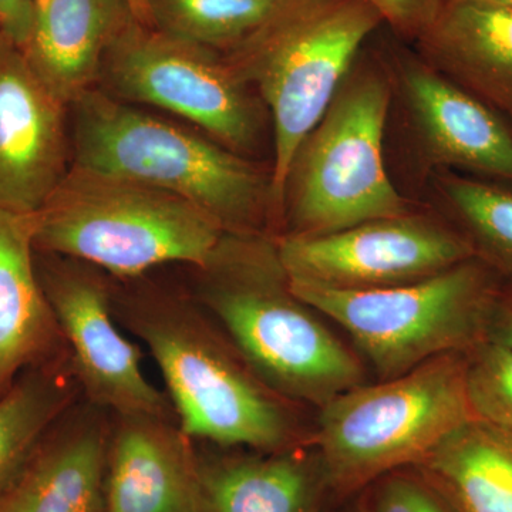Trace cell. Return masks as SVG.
Instances as JSON below:
<instances>
[{"label":"cell","instance_id":"1","mask_svg":"<svg viewBox=\"0 0 512 512\" xmlns=\"http://www.w3.org/2000/svg\"><path fill=\"white\" fill-rule=\"evenodd\" d=\"M123 329L153 357L178 426L195 443L281 451L305 439L296 406L261 379L188 289L113 279Z\"/></svg>","mask_w":512,"mask_h":512},{"label":"cell","instance_id":"2","mask_svg":"<svg viewBox=\"0 0 512 512\" xmlns=\"http://www.w3.org/2000/svg\"><path fill=\"white\" fill-rule=\"evenodd\" d=\"M191 271L188 292L285 399L320 409L365 383L362 360L292 292L275 235L224 232Z\"/></svg>","mask_w":512,"mask_h":512},{"label":"cell","instance_id":"3","mask_svg":"<svg viewBox=\"0 0 512 512\" xmlns=\"http://www.w3.org/2000/svg\"><path fill=\"white\" fill-rule=\"evenodd\" d=\"M70 113L72 164L184 198L225 232L274 235L271 174L247 157L97 87Z\"/></svg>","mask_w":512,"mask_h":512},{"label":"cell","instance_id":"4","mask_svg":"<svg viewBox=\"0 0 512 512\" xmlns=\"http://www.w3.org/2000/svg\"><path fill=\"white\" fill-rule=\"evenodd\" d=\"M384 26L369 0H281L247 37L221 53L274 123L276 222L289 167L370 37Z\"/></svg>","mask_w":512,"mask_h":512},{"label":"cell","instance_id":"5","mask_svg":"<svg viewBox=\"0 0 512 512\" xmlns=\"http://www.w3.org/2000/svg\"><path fill=\"white\" fill-rule=\"evenodd\" d=\"M33 228L37 252L86 262L116 281L161 265L200 266L225 232L184 198L74 164L33 214Z\"/></svg>","mask_w":512,"mask_h":512},{"label":"cell","instance_id":"6","mask_svg":"<svg viewBox=\"0 0 512 512\" xmlns=\"http://www.w3.org/2000/svg\"><path fill=\"white\" fill-rule=\"evenodd\" d=\"M468 353H447L393 379L339 394L320 407L313 443L323 480L355 493L407 466L419 467L476 419L467 389Z\"/></svg>","mask_w":512,"mask_h":512},{"label":"cell","instance_id":"7","mask_svg":"<svg viewBox=\"0 0 512 512\" xmlns=\"http://www.w3.org/2000/svg\"><path fill=\"white\" fill-rule=\"evenodd\" d=\"M386 76L380 64L356 59L293 156L282 200L285 227L279 235L333 234L410 212L384 165L392 97Z\"/></svg>","mask_w":512,"mask_h":512},{"label":"cell","instance_id":"8","mask_svg":"<svg viewBox=\"0 0 512 512\" xmlns=\"http://www.w3.org/2000/svg\"><path fill=\"white\" fill-rule=\"evenodd\" d=\"M289 284L301 301L345 329L379 380H387L490 339L503 279L474 256L392 288L346 291L291 278Z\"/></svg>","mask_w":512,"mask_h":512},{"label":"cell","instance_id":"9","mask_svg":"<svg viewBox=\"0 0 512 512\" xmlns=\"http://www.w3.org/2000/svg\"><path fill=\"white\" fill-rule=\"evenodd\" d=\"M97 89L177 114L235 153L261 137L262 101L220 52L131 20L101 64Z\"/></svg>","mask_w":512,"mask_h":512},{"label":"cell","instance_id":"10","mask_svg":"<svg viewBox=\"0 0 512 512\" xmlns=\"http://www.w3.org/2000/svg\"><path fill=\"white\" fill-rule=\"evenodd\" d=\"M36 266L83 399L114 416L177 420L167 394L144 373L140 346L116 318L113 278L86 262L37 251Z\"/></svg>","mask_w":512,"mask_h":512},{"label":"cell","instance_id":"11","mask_svg":"<svg viewBox=\"0 0 512 512\" xmlns=\"http://www.w3.org/2000/svg\"><path fill=\"white\" fill-rule=\"evenodd\" d=\"M275 239L289 278L346 291L413 284L476 256L463 232L410 212L333 234Z\"/></svg>","mask_w":512,"mask_h":512},{"label":"cell","instance_id":"12","mask_svg":"<svg viewBox=\"0 0 512 512\" xmlns=\"http://www.w3.org/2000/svg\"><path fill=\"white\" fill-rule=\"evenodd\" d=\"M70 109L0 32V210L36 214L72 165Z\"/></svg>","mask_w":512,"mask_h":512},{"label":"cell","instance_id":"13","mask_svg":"<svg viewBox=\"0 0 512 512\" xmlns=\"http://www.w3.org/2000/svg\"><path fill=\"white\" fill-rule=\"evenodd\" d=\"M197 443L177 420L114 416L101 512H201Z\"/></svg>","mask_w":512,"mask_h":512},{"label":"cell","instance_id":"14","mask_svg":"<svg viewBox=\"0 0 512 512\" xmlns=\"http://www.w3.org/2000/svg\"><path fill=\"white\" fill-rule=\"evenodd\" d=\"M399 73L414 131L431 163L512 185V131L497 111L421 57L400 59Z\"/></svg>","mask_w":512,"mask_h":512},{"label":"cell","instance_id":"15","mask_svg":"<svg viewBox=\"0 0 512 512\" xmlns=\"http://www.w3.org/2000/svg\"><path fill=\"white\" fill-rule=\"evenodd\" d=\"M113 414L80 399L0 491V512H101Z\"/></svg>","mask_w":512,"mask_h":512},{"label":"cell","instance_id":"16","mask_svg":"<svg viewBox=\"0 0 512 512\" xmlns=\"http://www.w3.org/2000/svg\"><path fill=\"white\" fill-rule=\"evenodd\" d=\"M136 19L127 0H35L26 59L67 107L94 89L101 64Z\"/></svg>","mask_w":512,"mask_h":512},{"label":"cell","instance_id":"17","mask_svg":"<svg viewBox=\"0 0 512 512\" xmlns=\"http://www.w3.org/2000/svg\"><path fill=\"white\" fill-rule=\"evenodd\" d=\"M414 45L434 70L512 120V8L448 0Z\"/></svg>","mask_w":512,"mask_h":512},{"label":"cell","instance_id":"18","mask_svg":"<svg viewBox=\"0 0 512 512\" xmlns=\"http://www.w3.org/2000/svg\"><path fill=\"white\" fill-rule=\"evenodd\" d=\"M33 237V215L0 210V396L26 370L67 355Z\"/></svg>","mask_w":512,"mask_h":512},{"label":"cell","instance_id":"19","mask_svg":"<svg viewBox=\"0 0 512 512\" xmlns=\"http://www.w3.org/2000/svg\"><path fill=\"white\" fill-rule=\"evenodd\" d=\"M201 512H318L322 470L299 447L255 456H200Z\"/></svg>","mask_w":512,"mask_h":512},{"label":"cell","instance_id":"20","mask_svg":"<svg viewBox=\"0 0 512 512\" xmlns=\"http://www.w3.org/2000/svg\"><path fill=\"white\" fill-rule=\"evenodd\" d=\"M419 467L461 512H512V434L508 431L470 420Z\"/></svg>","mask_w":512,"mask_h":512},{"label":"cell","instance_id":"21","mask_svg":"<svg viewBox=\"0 0 512 512\" xmlns=\"http://www.w3.org/2000/svg\"><path fill=\"white\" fill-rule=\"evenodd\" d=\"M80 399L67 355L26 370L0 396V491L19 473L46 431Z\"/></svg>","mask_w":512,"mask_h":512},{"label":"cell","instance_id":"22","mask_svg":"<svg viewBox=\"0 0 512 512\" xmlns=\"http://www.w3.org/2000/svg\"><path fill=\"white\" fill-rule=\"evenodd\" d=\"M441 190L477 258L512 282V185L451 175Z\"/></svg>","mask_w":512,"mask_h":512},{"label":"cell","instance_id":"23","mask_svg":"<svg viewBox=\"0 0 512 512\" xmlns=\"http://www.w3.org/2000/svg\"><path fill=\"white\" fill-rule=\"evenodd\" d=\"M276 3L264 0H150V10L153 28L224 53L247 37Z\"/></svg>","mask_w":512,"mask_h":512},{"label":"cell","instance_id":"24","mask_svg":"<svg viewBox=\"0 0 512 512\" xmlns=\"http://www.w3.org/2000/svg\"><path fill=\"white\" fill-rule=\"evenodd\" d=\"M467 389L476 419L512 434V349L488 339L471 350Z\"/></svg>","mask_w":512,"mask_h":512},{"label":"cell","instance_id":"25","mask_svg":"<svg viewBox=\"0 0 512 512\" xmlns=\"http://www.w3.org/2000/svg\"><path fill=\"white\" fill-rule=\"evenodd\" d=\"M377 481L370 498L373 512H461L426 476L393 471Z\"/></svg>","mask_w":512,"mask_h":512},{"label":"cell","instance_id":"26","mask_svg":"<svg viewBox=\"0 0 512 512\" xmlns=\"http://www.w3.org/2000/svg\"><path fill=\"white\" fill-rule=\"evenodd\" d=\"M394 35L416 42L437 19L448 0H369Z\"/></svg>","mask_w":512,"mask_h":512},{"label":"cell","instance_id":"27","mask_svg":"<svg viewBox=\"0 0 512 512\" xmlns=\"http://www.w3.org/2000/svg\"><path fill=\"white\" fill-rule=\"evenodd\" d=\"M35 16V0H0V30L16 45L28 42Z\"/></svg>","mask_w":512,"mask_h":512},{"label":"cell","instance_id":"28","mask_svg":"<svg viewBox=\"0 0 512 512\" xmlns=\"http://www.w3.org/2000/svg\"><path fill=\"white\" fill-rule=\"evenodd\" d=\"M490 339L512 349V282H503L495 303Z\"/></svg>","mask_w":512,"mask_h":512},{"label":"cell","instance_id":"29","mask_svg":"<svg viewBox=\"0 0 512 512\" xmlns=\"http://www.w3.org/2000/svg\"><path fill=\"white\" fill-rule=\"evenodd\" d=\"M131 10H133L134 16L138 22L143 25L153 26V20H151L150 0H127Z\"/></svg>","mask_w":512,"mask_h":512},{"label":"cell","instance_id":"30","mask_svg":"<svg viewBox=\"0 0 512 512\" xmlns=\"http://www.w3.org/2000/svg\"><path fill=\"white\" fill-rule=\"evenodd\" d=\"M348 512H373L369 498L360 500L359 503H357L355 507L350 508Z\"/></svg>","mask_w":512,"mask_h":512},{"label":"cell","instance_id":"31","mask_svg":"<svg viewBox=\"0 0 512 512\" xmlns=\"http://www.w3.org/2000/svg\"><path fill=\"white\" fill-rule=\"evenodd\" d=\"M471 2L485 3V5L507 6V8H512V0H471Z\"/></svg>","mask_w":512,"mask_h":512},{"label":"cell","instance_id":"32","mask_svg":"<svg viewBox=\"0 0 512 512\" xmlns=\"http://www.w3.org/2000/svg\"><path fill=\"white\" fill-rule=\"evenodd\" d=\"M264 2H279V0H264Z\"/></svg>","mask_w":512,"mask_h":512},{"label":"cell","instance_id":"33","mask_svg":"<svg viewBox=\"0 0 512 512\" xmlns=\"http://www.w3.org/2000/svg\"><path fill=\"white\" fill-rule=\"evenodd\" d=\"M0 32H2V30H0Z\"/></svg>","mask_w":512,"mask_h":512}]
</instances>
